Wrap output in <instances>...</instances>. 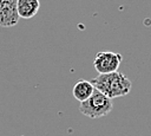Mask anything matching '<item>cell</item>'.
I'll list each match as a JSON object with an SVG mask.
<instances>
[{"label":"cell","mask_w":151,"mask_h":136,"mask_svg":"<svg viewBox=\"0 0 151 136\" xmlns=\"http://www.w3.org/2000/svg\"><path fill=\"white\" fill-rule=\"evenodd\" d=\"M123 60V56L112 51H100L96 54L93 66L99 75L116 72Z\"/></svg>","instance_id":"cell-3"},{"label":"cell","mask_w":151,"mask_h":136,"mask_svg":"<svg viewBox=\"0 0 151 136\" xmlns=\"http://www.w3.org/2000/svg\"><path fill=\"white\" fill-rule=\"evenodd\" d=\"M39 8V0H17V11L19 18L31 19L34 15H37Z\"/></svg>","instance_id":"cell-5"},{"label":"cell","mask_w":151,"mask_h":136,"mask_svg":"<svg viewBox=\"0 0 151 136\" xmlns=\"http://www.w3.org/2000/svg\"><path fill=\"white\" fill-rule=\"evenodd\" d=\"M94 89L100 91L110 99L123 97L130 93L132 83L122 72H112L106 75H98L91 80Z\"/></svg>","instance_id":"cell-1"},{"label":"cell","mask_w":151,"mask_h":136,"mask_svg":"<svg viewBox=\"0 0 151 136\" xmlns=\"http://www.w3.org/2000/svg\"><path fill=\"white\" fill-rule=\"evenodd\" d=\"M93 90H94V88H93L92 83L90 80L81 78L74 84V86L72 89V95L78 102L83 103L91 97V95L93 93Z\"/></svg>","instance_id":"cell-6"},{"label":"cell","mask_w":151,"mask_h":136,"mask_svg":"<svg viewBox=\"0 0 151 136\" xmlns=\"http://www.w3.org/2000/svg\"><path fill=\"white\" fill-rule=\"evenodd\" d=\"M113 104L112 99L103 95L100 91L97 89L93 90V93L88 99L85 102L80 103L79 105V111L90 118H100L104 116H107L112 111Z\"/></svg>","instance_id":"cell-2"},{"label":"cell","mask_w":151,"mask_h":136,"mask_svg":"<svg viewBox=\"0 0 151 136\" xmlns=\"http://www.w3.org/2000/svg\"><path fill=\"white\" fill-rule=\"evenodd\" d=\"M17 0H0V26L12 27L19 22Z\"/></svg>","instance_id":"cell-4"}]
</instances>
